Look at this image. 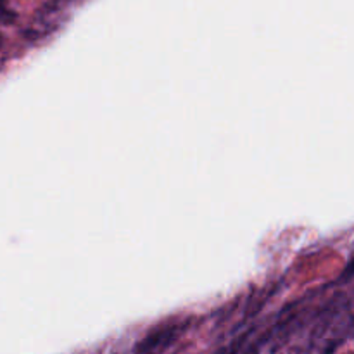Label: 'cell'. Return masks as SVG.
<instances>
[]
</instances>
